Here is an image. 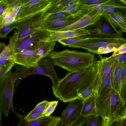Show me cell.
Here are the masks:
<instances>
[{
    "mask_svg": "<svg viewBox=\"0 0 126 126\" xmlns=\"http://www.w3.org/2000/svg\"><path fill=\"white\" fill-rule=\"evenodd\" d=\"M97 61L92 66L69 72L56 84L53 85L52 92L55 96L65 103L79 99L94 83L97 71Z\"/></svg>",
    "mask_w": 126,
    "mask_h": 126,
    "instance_id": "cell-1",
    "label": "cell"
},
{
    "mask_svg": "<svg viewBox=\"0 0 126 126\" xmlns=\"http://www.w3.org/2000/svg\"><path fill=\"white\" fill-rule=\"evenodd\" d=\"M96 104L102 125L109 126L114 121L126 119V104L113 88L96 97Z\"/></svg>",
    "mask_w": 126,
    "mask_h": 126,
    "instance_id": "cell-2",
    "label": "cell"
},
{
    "mask_svg": "<svg viewBox=\"0 0 126 126\" xmlns=\"http://www.w3.org/2000/svg\"><path fill=\"white\" fill-rule=\"evenodd\" d=\"M54 65L60 67L69 72L81 70L92 66L97 61L95 55L90 52L65 49L51 51L48 57Z\"/></svg>",
    "mask_w": 126,
    "mask_h": 126,
    "instance_id": "cell-3",
    "label": "cell"
},
{
    "mask_svg": "<svg viewBox=\"0 0 126 126\" xmlns=\"http://www.w3.org/2000/svg\"><path fill=\"white\" fill-rule=\"evenodd\" d=\"M10 70L0 81V122L3 113L6 117L8 116L10 109L18 116L14 108L13 97L15 92L14 86L17 80L14 72Z\"/></svg>",
    "mask_w": 126,
    "mask_h": 126,
    "instance_id": "cell-4",
    "label": "cell"
},
{
    "mask_svg": "<svg viewBox=\"0 0 126 126\" xmlns=\"http://www.w3.org/2000/svg\"><path fill=\"white\" fill-rule=\"evenodd\" d=\"M44 11L16 21L15 28L17 30L18 39L23 38L35 31L42 29L45 21Z\"/></svg>",
    "mask_w": 126,
    "mask_h": 126,
    "instance_id": "cell-5",
    "label": "cell"
},
{
    "mask_svg": "<svg viewBox=\"0 0 126 126\" xmlns=\"http://www.w3.org/2000/svg\"><path fill=\"white\" fill-rule=\"evenodd\" d=\"M80 31L89 34L88 37L105 38H118L122 34L115 29L103 16L95 24L81 29Z\"/></svg>",
    "mask_w": 126,
    "mask_h": 126,
    "instance_id": "cell-6",
    "label": "cell"
},
{
    "mask_svg": "<svg viewBox=\"0 0 126 126\" xmlns=\"http://www.w3.org/2000/svg\"><path fill=\"white\" fill-rule=\"evenodd\" d=\"M126 43V39L123 37L105 38L87 37L85 40L71 46L70 47L81 48L90 52L98 54L97 50L100 47H105L113 44Z\"/></svg>",
    "mask_w": 126,
    "mask_h": 126,
    "instance_id": "cell-7",
    "label": "cell"
},
{
    "mask_svg": "<svg viewBox=\"0 0 126 126\" xmlns=\"http://www.w3.org/2000/svg\"><path fill=\"white\" fill-rule=\"evenodd\" d=\"M104 11L86 9L84 13L73 23L64 27L53 29L49 31H79L81 29L96 23L101 18Z\"/></svg>",
    "mask_w": 126,
    "mask_h": 126,
    "instance_id": "cell-8",
    "label": "cell"
},
{
    "mask_svg": "<svg viewBox=\"0 0 126 126\" xmlns=\"http://www.w3.org/2000/svg\"><path fill=\"white\" fill-rule=\"evenodd\" d=\"M53 0H25L16 21L45 10Z\"/></svg>",
    "mask_w": 126,
    "mask_h": 126,
    "instance_id": "cell-9",
    "label": "cell"
},
{
    "mask_svg": "<svg viewBox=\"0 0 126 126\" xmlns=\"http://www.w3.org/2000/svg\"><path fill=\"white\" fill-rule=\"evenodd\" d=\"M53 63L48 57L44 59H41L38 62L36 66L29 68V75L38 74L47 76L51 80L53 85L59 80L53 67Z\"/></svg>",
    "mask_w": 126,
    "mask_h": 126,
    "instance_id": "cell-10",
    "label": "cell"
},
{
    "mask_svg": "<svg viewBox=\"0 0 126 126\" xmlns=\"http://www.w3.org/2000/svg\"><path fill=\"white\" fill-rule=\"evenodd\" d=\"M114 59L111 55L110 57H103L101 55L97 61V71L96 78L93 86L95 95L98 89L108 75L111 69Z\"/></svg>",
    "mask_w": 126,
    "mask_h": 126,
    "instance_id": "cell-11",
    "label": "cell"
},
{
    "mask_svg": "<svg viewBox=\"0 0 126 126\" xmlns=\"http://www.w3.org/2000/svg\"><path fill=\"white\" fill-rule=\"evenodd\" d=\"M83 101L77 99L69 102L67 107L62 112L61 121L59 126H68L74 119L79 115L81 112Z\"/></svg>",
    "mask_w": 126,
    "mask_h": 126,
    "instance_id": "cell-12",
    "label": "cell"
},
{
    "mask_svg": "<svg viewBox=\"0 0 126 126\" xmlns=\"http://www.w3.org/2000/svg\"><path fill=\"white\" fill-rule=\"evenodd\" d=\"M14 56L15 64L28 68L36 67L38 61L43 59L37 54L35 49L16 53Z\"/></svg>",
    "mask_w": 126,
    "mask_h": 126,
    "instance_id": "cell-13",
    "label": "cell"
},
{
    "mask_svg": "<svg viewBox=\"0 0 126 126\" xmlns=\"http://www.w3.org/2000/svg\"><path fill=\"white\" fill-rule=\"evenodd\" d=\"M119 10L122 9H118L108 13L104 11L102 16L115 29L122 34L126 31V16Z\"/></svg>",
    "mask_w": 126,
    "mask_h": 126,
    "instance_id": "cell-14",
    "label": "cell"
},
{
    "mask_svg": "<svg viewBox=\"0 0 126 126\" xmlns=\"http://www.w3.org/2000/svg\"><path fill=\"white\" fill-rule=\"evenodd\" d=\"M51 33V32L48 30L40 29L20 39L27 46L34 49V46L38 43L49 40Z\"/></svg>",
    "mask_w": 126,
    "mask_h": 126,
    "instance_id": "cell-15",
    "label": "cell"
},
{
    "mask_svg": "<svg viewBox=\"0 0 126 126\" xmlns=\"http://www.w3.org/2000/svg\"><path fill=\"white\" fill-rule=\"evenodd\" d=\"M112 8L126 9V1L124 0H107L105 2L93 5H81L79 8L91 10L105 11Z\"/></svg>",
    "mask_w": 126,
    "mask_h": 126,
    "instance_id": "cell-16",
    "label": "cell"
},
{
    "mask_svg": "<svg viewBox=\"0 0 126 126\" xmlns=\"http://www.w3.org/2000/svg\"><path fill=\"white\" fill-rule=\"evenodd\" d=\"M81 16L73 14L72 16L66 18L56 20L45 21L43 24L42 29L49 31L53 29L66 26L75 22Z\"/></svg>",
    "mask_w": 126,
    "mask_h": 126,
    "instance_id": "cell-17",
    "label": "cell"
},
{
    "mask_svg": "<svg viewBox=\"0 0 126 126\" xmlns=\"http://www.w3.org/2000/svg\"><path fill=\"white\" fill-rule=\"evenodd\" d=\"M114 59L111 68L113 88L119 93L121 78L122 71L126 66V62H120Z\"/></svg>",
    "mask_w": 126,
    "mask_h": 126,
    "instance_id": "cell-18",
    "label": "cell"
},
{
    "mask_svg": "<svg viewBox=\"0 0 126 126\" xmlns=\"http://www.w3.org/2000/svg\"><path fill=\"white\" fill-rule=\"evenodd\" d=\"M51 32L48 41L56 42L74 37H87L89 35L87 32L78 31Z\"/></svg>",
    "mask_w": 126,
    "mask_h": 126,
    "instance_id": "cell-19",
    "label": "cell"
},
{
    "mask_svg": "<svg viewBox=\"0 0 126 126\" xmlns=\"http://www.w3.org/2000/svg\"><path fill=\"white\" fill-rule=\"evenodd\" d=\"M96 97L94 94L87 99L83 101L80 115L86 118L91 116H99L96 108Z\"/></svg>",
    "mask_w": 126,
    "mask_h": 126,
    "instance_id": "cell-20",
    "label": "cell"
},
{
    "mask_svg": "<svg viewBox=\"0 0 126 126\" xmlns=\"http://www.w3.org/2000/svg\"><path fill=\"white\" fill-rule=\"evenodd\" d=\"M56 44V41L47 40L40 42L34 46V49L38 55L43 58H45L53 50Z\"/></svg>",
    "mask_w": 126,
    "mask_h": 126,
    "instance_id": "cell-21",
    "label": "cell"
},
{
    "mask_svg": "<svg viewBox=\"0 0 126 126\" xmlns=\"http://www.w3.org/2000/svg\"><path fill=\"white\" fill-rule=\"evenodd\" d=\"M20 118V121L17 126H47L54 116H44L37 120L31 121H27L24 119V116L18 114Z\"/></svg>",
    "mask_w": 126,
    "mask_h": 126,
    "instance_id": "cell-22",
    "label": "cell"
},
{
    "mask_svg": "<svg viewBox=\"0 0 126 126\" xmlns=\"http://www.w3.org/2000/svg\"><path fill=\"white\" fill-rule=\"evenodd\" d=\"M77 0H53L51 3L44 11L46 15L60 11L63 7L75 3Z\"/></svg>",
    "mask_w": 126,
    "mask_h": 126,
    "instance_id": "cell-23",
    "label": "cell"
},
{
    "mask_svg": "<svg viewBox=\"0 0 126 126\" xmlns=\"http://www.w3.org/2000/svg\"><path fill=\"white\" fill-rule=\"evenodd\" d=\"M111 69L106 79L99 87L96 94V97H98L110 88H113Z\"/></svg>",
    "mask_w": 126,
    "mask_h": 126,
    "instance_id": "cell-24",
    "label": "cell"
},
{
    "mask_svg": "<svg viewBox=\"0 0 126 126\" xmlns=\"http://www.w3.org/2000/svg\"><path fill=\"white\" fill-rule=\"evenodd\" d=\"M14 59L12 49L9 43L0 54V62L3 60H7L14 63Z\"/></svg>",
    "mask_w": 126,
    "mask_h": 126,
    "instance_id": "cell-25",
    "label": "cell"
},
{
    "mask_svg": "<svg viewBox=\"0 0 126 126\" xmlns=\"http://www.w3.org/2000/svg\"><path fill=\"white\" fill-rule=\"evenodd\" d=\"M125 46H126V43L113 44L105 47H100L97 50L98 54H105L114 52Z\"/></svg>",
    "mask_w": 126,
    "mask_h": 126,
    "instance_id": "cell-26",
    "label": "cell"
},
{
    "mask_svg": "<svg viewBox=\"0 0 126 126\" xmlns=\"http://www.w3.org/2000/svg\"><path fill=\"white\" fill-rule=\"evenodd\" d=\"M8 5V9L12 10L17 17L21 7L25 0H6Z\"/></svg>",
    "mask_w": 126,
    "mask_h": 126,
    "instance_id": "cell-27",
    "label": "cell"
},
{
    "mask_svg": "<svg viewBox=\"0 0 126 126\" xmlns=\"http://www.w3.org/2000/svg\"><path fill=\"white\" fill-rule=\"evenodd\" d=\"M73 16L72 14L60 11L51 14H45V21L56 20L69 17Z\"/></svg>",
    "mask_w": 126,
    "mask_h": 126,
    "instance_id": "cell-28",
    "label": "cell"
},
{
    "mask_svg": "<svg viewBox=\"0 0 126 126\" xmlns=\"http://www.w3.org/2000/svg\"><path fill=\"white\" fill-rule=\"evenodd\" d=\"M87 37H74L63 39L58 41L64 46L70 47L71 46L85 40Z\"/></svg>",
    "mask_w": 126,
    "mask_h": 126,
    "instance_id": "cell-29",
    "label": "cell"
},
{
    "mask_svg": "<svg viewBox=\"0 0 126 126\" xmlns=\"http://www.w3.org/2000/svg\"><path fill=\"white\" fill-rule=\"evenodd\" d=\"M49 102L45 100L38 103L34 108L28 114L43 113L45 110Z\"/></svg>",
    "mask_w": 126,
    "mask_h": 126,
    "instance_id": "cell-30",
    "label": "cell"
},
{
    "mask_svg": "<svg viewBox=\"0 0 126 126\" xmlns=\"http://www.w3.org/2000/svg\"><path fill=\"white\" fill-rule=\"evenodd\" d=\"M98 117L93 115L86 118L85 126H101V122Z\"/></svg>",
    "mask_w": 126,
    "mask_h": 126,
    "instance_id": "cell-31",
    "label": "cell"
},
{
    "mask_svg": "<svg viewBox=\"0 0 126 126\" xmlns=\"http://www.w3.org/2000/svg\"><path fill=\"white\" fill-rule=\"evenodd\" d=\"M79 0H77L75 3L63 7L60 11L72 14L75 13L79 9L81 4L79 2Z\"/></svg>",
    "mask_w": 126,
    "mask_h": 126,
    "instance_id": "cell-32",
    "label": "cell"
},
{
    "mask_svg": "<svg viewBox=\"0 0 126 126\" xmlns=\"http://www.w3.org/2000/svg\"><path fill=\"white\" fill-rule=\"evenodd\" d=\"M16 21L0 29V38H6L8 34L13 29L15 28Z\"/></svg>",
    "mask_w": 126,
    "mask_h": 126,
    "instance_id": "cell-33",
    "label": "cell"
},
{
    "mask_svg": "<svg viewBox=\"0 0 126 126\" xmlns=\"http://www.w3.org/2000/svg\"><path fill=\"white\" fill-rule=\"evenodd\" d=\"M58 101L49 102L43 113L44 116H50L54 111L58 104Z\"/></svg>",
    "mask_w": 126,
    "mask_h": 126,
    "instance_id": "cell-34",
    "label": "cell"
},
{
    "mask_svg": "<svg viewBox=\"0 0 126 126\" xmlns=\"http://www.w3.org/2000/svg\"><path fill=\"white\" fill-rule=\"evenodd\" d=\"M15 63H10L0 69V81L7 74L14 66Z\"/></svg>",
    "mask_w": 126,
    "mask_h": 126,
    "instance_id": "cell-35",
    "label": "cell"
},
{
    "mask_svg": "<svg viewBox=\"0 0 126 126\" xmlns=\"http://www.w3.org/2000/svg\"><path fill=\"white\" fill-rule=\"evenodd\" d=\"M94 94V90L93 86L84 91L79 96V98L84 101Z\"/></svg>",
    "mask_w": 126,
    "mask_h": 126,
    "instance_id": "cell-36",
    "label": "cell"
},
{
    "mask_svg": "<svg viewBox=\"0 0 126 126\" xmlns=\"http://www.w3.org/2000/svg\"><path fill=\"white\" fill-rule=\"evenodd\" d=\"M86 118L79 115L68 126H82L85 125Z\"/></svg>",
    "mask_w": 126,
    "mask_h": 126,
    "instance_id": "cell-37",
    "label": "cell"
},
{
    "mask_svg": "<svg viewBox=\"0 0 126 126\" xmlns=\"http://www.w3.org/2000/svg\"><path fill=\"white\" fill-rule=\"evenodd\" d=\"M107 0H79L81 5H93L104 3Z\"/></svg>",
    "mask_w": 126,
    "mask_h": 126,
    "instance_id": "cell-38",
    "label": "cell"
},
{
    "mask_svg": "<svg viewBox=\"0 0 126 126\" xmlns=\"http://www.w3.org/2000/svg\"><path fill=\"white\" fill-rule=\"evenodd\" d=\"M13 14H14L12 10L8 9L6 13L0 17V29L3 27L4 23Z\"/></svg>",
    "mask_w": 126,
    "mask_h": 126,
    "instance_id": "cell-39",
    "label": "cell"
},
{
    "mask_svg": "<svg viewBox=\"0 0 126 126\" xmlns=\"http://www.w3.org/2000/svg\"><path fill=\"white\" fill-rule=\"evenodd\" d=\"M8 9L6 0H0V17L4 14Z\"/></svg>",
    "mask_w": 126,
    "mask_h": 126,
    "instance_id": "cell-40",
    "label": "cell"
},
{
    "mask_svg": "<svg viewBox=\"0 0 126 126\" xmlns=\"http://www.w3.org/2000/svg\"><path fill=\"white\" fill-rule=\"evenodd\" d=\"M44 116L43 113L28 114L26 116H24V119L27 121H33Z\"/></svg>",
    "mask_w": 126,
    "mask_h": 126,
    "instance_id": "cell-41",
    "label": "cell"
},
{
    "mask_svg": "<svg viewBox=\"0 0 126 126\" xmlns=\"http://www.w3.org/2000/svg\"><path fill=\"white\" fill-rule=\"evenodd\" d=\"M61 121L60 117L55 116L47 126H59Z\"/></svg>",
    "mask_w": 126,
    "mask_h": 126,
    "instance_id": "cell-42",
    "label": "cell"
},
{
    "mask_svg": "<svg viewBox=\"0 0 126 126\" xmlns=\"http://www.w3.org/2000/svg\"><path fill=\"white\" fill-rule=\"evenodd\" d=\"M126 119L114 121L109 126H126Z\"/></svg>",
    "mask_w": 126,
    "mask_h": 126,
    "instance_id": "cell-43",
    "label": "cell"
},
{
    "mask_svg": "<svg viewBox=\"0 0 126 126\" xmlns=\"http://www.w3.org/2000/svg\"><path fill=\"white\" fill-rule=\"evenodd\" d=\"M112 56L115 60L120 62H126V53Z\"/></svg>",
    "mask_w": 126,
    "mask_h": 126,
    "instance_id": "cell-44",
    "label": "cell"
},
{
    "mask_svg": "<svg viewBox=\"0 0 126 126\" xmlns=\"http://www.w3.org/2000/svg\"><path fill=\"white\" fill-rule=\"evenodd\" d=\"M126 46L122 47L113 53L112 56L117 55L126 53Z\"/></svg>",
    "mask_w": 126,
    "mask_h": 126,
    "instance_id": "cell-45",
    "label": "cell"
},
{
    "mask_svg": "<svg viewBox=\"0 0 126 126\" xmlns=\"http://www.w3.org/2000/svg\"><path fill=\"white\" fill-rule=\"evenodd\" d=\"M6 45L3 43H0V54L2 52Z\"/></svg>",
    "mask_w": 126,
    "mask_h": 126,
    "instance_id": "cell-46",
    "label": "cell"
},
{
    "mask_svg": "<svg viewBox=\"0 0 126 126\" xmlns=\"http://www.w3.org/2000/svg\"><path fill=\"white\" fill-rule=\"evenodd\" d=\"M3 66H3L1 64H0V69Z\"/></svg>",
    "mask_w": 126,
    "mask_h": 126,
    "instance_id": "cell-47",
    "label": "cell"
},
{
    "mask_svg": "<svg viewBox=\"0 0 126 126\" xmlns=\"http://www.w3.org/2000/svg\"><path fill=\"white\" fill-rule=\"evenodd\" d=\"M85 125H82V126H84Z\"/></svg>",
    "mask_w": 126,
    "mask_h": 126,
    "instance_id": "cell-48",
    "label": "cell"
},
{
    "mask_svg": "<svg viewBox=\"0 0 126 126\" xmlns=\"http://www.w3.org/2000/svg\"><path fill=\"white\" fill-rule=\"evenodd\" d=\"M101 126H103V125H101Z\"/></svg>",
    "mask_w": 126,
    "mask_h": 126,
    "instance_id": "cell-49",
    "label": "cell"
},
{
    "mask_svg": "<svg viewBox=\"0 0 126 126\" xmlns=\"http://www.w3.org/2000/svg\"><path fill=\"white\" fill-rule=\"evenodd\" d=\"M0 126H1V125H0Z\"/></svg>",
    "mask_w": 126,
    "mask_h": 126,
    "instance_id": "cell-50",
    "label": "cell"
}]
</instances>
